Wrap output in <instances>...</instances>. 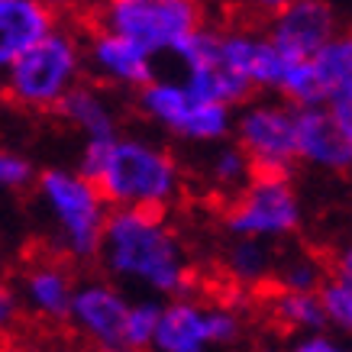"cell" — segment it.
Instances as JSON below:
<instances>
[{
    "label": "cell",
    "mask_w": 352,
    "mask_h": 352,
    "mask_svg": "<svg viewBox=\"0 0 352 352\" xmlns=\"http://www.w3.org/2000/svg\"><path fill=\"white\" fill-rule=\"evenodd\" d=\"M55 26L58 10L45 0H0V75Z\"/></svg>",
    "instance_id": "cell-19"
},
{
    "label": "cell",
    "mask_w": 352,
    "mask_h": 352,
    "mask_svg": "<svg viewBox=\"0 0 352 352\" xmlns=\"http://www.w3.org/2000/svg\"><path fill=\"white\" fill-rule=\"evenodd\" d=\"M155 352H207L214 346V300L194 294L162 300V317L155 330Z\"/></svg>",
    "instance_id": "cell-15"
},
{
    "label": "cell",
    "mask_w": 352,
    "mask_h": 352,
    "mask_svg": "<svg viewBox=\"0 0 352 352\" xmlns=\"http://www.w3.org/2000/svg\"><path fill=\"white\" fill-rule=\"evenodd\" d=\"M97 265L123 288L162 300L194 294L197 288V268L188 243L165 210L113 207Z\"/></svg>",
    "instance_id": "cell-1"
},
{
    "label": "cell",
    "mask_w": 352,
    "mask_h": 352,
    "mask_svg": "<svg viewBox=\"0 0 352 352\" xmlns=\"http://www.w3.org/2000/svg\"><path fill=\"white\" fill-rule=\"evenodd\" d=\"M87 75L113 91L136 94L142 85H149L159 75V55H152L146 45H139L129 36H120L113 30L94 26L91 36H85Z\"/></svg>",
    "instance_id": "cell-11"
},
{
    "label": "cell",
    "mask_w": 352,
    "mask_h": 352,
    "mask_svg": "<svg viewBox=\"0 0 352 352\" xmlns=\"http://www.w3.org/2000/svg\"><path fill=\"white\" fill-rule=\"evenodd\" d=\"M294 352H340L342 342H340V333H333L330 327L323 330H310V333H298L294 342H291Z\"/></svg>",
    "instance_id": "cell-29"
},
{
    "label": "cell",
    "mask_w": 352,
    "mask_h": 352,
    "mask_svg": "<svg viewBox=\"0 0 352 352\" xmlns=\"http://www.w3.org/2000/svg\"><path fill=\"white\" fill-rule=\"evenodd\" d=\"M171 58L178 62V75L201 97H207V100L239 107V104H245L249 97L256 94V91L230 68V62H226L223 26H220V23L207 20L204 26H197Z\"/></svg>",
    "instance_id": "cell-10"
},
{
    "label": "cell",
    "mask_w": 352,
    "mask_h": 352,
    "mask_svg": "<svg viewBox=\"0 0 352 352\" xmlns=\"http://www.w3.org/2000/svg\"><path fill=\"white\" fill-rule=\"evenodd\" d=\"M223 52L230 68L256 94H278L291 58L278 49V43L268 36V30L223 26Z\"/></svg>",
    "instance_id": "cell-13"
},
{
    "label": "cell",
    "mask_w": 352,
    "mask_h": 352,
    "mask_svg": "<svg viewBox=\"0 0 352 352\" xmlns=\"http://www.w3.org/2000/svg\"><path fill=\"white\" fill-rule=\"evenodd\" d=\"M36 175H39V168H36V162L30 155L0 146V194L30 191L36 184Z\"/></svg>",
    "instance_id": "cell-26"
},
{
    "label": "cell",
    "mask_w": 352,
    "mask_h": 352,
    "mask_svg": "<svg viewBox=\"0 0 352 352\" xmlns=\"http://www.w3.org/2000/svg\"><path fill=\"white\" fill-rule=\"evenodd\" d=\"M223 275L233 281L236 288L256 291L268 281H275L278 268V252L275 243L268 239H256V236H230L223 256H220Z\"/></svg>",
    "instance_id": "cell-20"
},
{
    "label": "cell",
    "mask_w": 352,
    "mask_h": 352,
    "mask_svg": "<svg viewBox=\"0 0 352 352\" xmlns=\"http://www.w3.org/2000/svg\"><path fill=\"white\" fill-rule=\"evenodd\" d=\"M268 314L272 320L288 333H310L327 327V314H323L320 291H288L275 288L272 300H268Z\"/></svg>",
    "instance_id": "cell-22"
},
{
    "label": "cell",
    "mask_w": 352,
    "mask_h": 352,
    "mask_svg": "<svg viewBox=\"0 0 352 352\" xmlns=\"http://www.w3.org/2000/svg\"><path fill=\"white\" fill-rule=\"evenodd\" d=\"M327 278H330V265H323L314 252H288V256H278L275 288L320 291Z\"/></svg>",
    "instance_id": "cell-23"
},
{
    "label": "cell",
    "mask_w": 352,
    "mask_h": 352,
    "mask_svg": "<svg viewBox=\"0 0 352 352\" xmlns=\"http://www.w3.org/2000/svg\"><path fill=\"white\" fill-rule=\"evenodd\" d=\"M223 3L236 16H243L249 23H268L272 16H278L285 10L291 0H223Z\"/></svg>",
    "instance_id": "cell-27"
},
{
    "label": "cell",
    "mask_w": 352,
    "mask_h": 352,
    "mask_svg": "<svg viewBox=\"0 0 352 352\" xmlns=\"http://www.w3.org/2000/svg\"><path fill=\"white\" fill-rule=\"evenodd\" d=\"M268 36L291 62L314 58L340 32V16L330 0H291L285 10L265 23Z\"/></svg>",
    "instance_id": "cell-14"
},
{
    "label": "cell",
    "mask_w": 352,
    "mask_h": 352,
    "mask_svg": "<svg viewBox=\"0 0 352 352\" xmlns=\"http://www.w3.org/2000/svg\"><path fill=\"white\" fill-rule=\"evenodd\" d=\"M87 75L85 39L72 26H55L49 36L32 43L0 75L7 104L26 113H55L65 94Z\"/></svg>",
    "instance_id": "cell-4"
},
{
    "label": "cell",
    "mask_w": 352,
    "mask_h": 352,
    "mask_svg": "<svg viewBox=\"0 0 352 352\" xmlns=\"http://www.w3.org/2000/svg\"><path fill=\"white\" fill-rule=\"evenodd\" d=\"M298 152L300 165L330 175H352V139L323 104L298 107Z\"/></svg>",
    "instance_id": "cell-16"
},
{
    "label": "cell",
    "mask_w": 352,
    "mask_h": 352,
    "mask_svg": "<svg viewBox=\"0 0 352 352\" xmlns=\"http://www.w3.org/2000/svg\"><path fill=\"white\" fill-rule=\"evenodd\" d=\"M330 275H336V278H342L346 285H352V243H346L333 256V262H330Z\"/></svg>",
    "instance_id": "cell-30"
},
{
    "label": "cell",
    "mask_w": 352,
    "mask_h": 352,
    "mask_svg": "<svg viewBox=\"0 0 352 352\" xmlns=\"http://www.w3.org/2000/svg\"><path fill=\"white\" fill-rule=\"evenodd\" d=\"M226 236H256L268 243H285L304 223L300 194L291 182V175H272L256 171L252 182L243 191L223 201L220 214Z\"/></svg>",
    "instance_id": "cell-7"
},
{
    "label": "cell",
    "mask_w": 352,
    "mask_h": 352,
    "mask_svg": "<svg viewBox=\"0 0 352 352\" xmlns=\"http://www.w3.org/2000/svg\"><path fill=\"white\" fill-rule=\"evenodd\" d=\"M201 175L207 191L226 201V197H233L236 191H243L245 184L252 182L256 165H252V159L245 155V149L236 139H223L217 146H207V155L201 162Z\"/></svg>",
    "instance_id": "cell-21"
},
{
    "label": "cell",
    "mask_w": 352,
    "mask_h": 352,
    "mask_svg": "<svg viewBox=\"0 0 352 352\" xmlns=\"http://www.w3.org/2000/svg\"><path fill=\"white\" fill-rule=\"evenodd\" d=\"M133 104L146 123L188 146L207 149L233 139L236 107L201 97L182 75H155L133 94Z\"/></svg>",
    "instance_id": "cell-5"
},
{
    "label": "cell",
    "mask_w": 352,
    "mask_h": 352,
    "mask_svg": "<svg viewBox=\"0 0 352 352\" xmlns=\"http://www.w3.org/2000/svg\"><path fill=\"white\" fill-rule=\"evenodd\" d=\"M52 10H58V13H65V10H72V7H78L81 0H45Z\"/></svg>",
    "instance_id": "cell-31"
},
{
    "label": "cell",
    "mask_w": 352,
    "mask_h": 352,
    "mask_svg": "<svg viewBox=\"0 0 352 352\" xmlns=\"http://www.w3.org/2000/svg\"><path fill=\"white\" fill-rule=\"evenodd\" d=\"M3 104H7V97H3V87H0V107H3Z\"/></svg>",
    "instance_id": "cell-32"
},
{
    "label": "cell",
    "mask_w": 352,
    "mask_h": 352,
    "mask_svg": "<svg viewBox=\"0 0 352 352\" xmlns=\"http://www.w3.org/2000/svg\"><path fill=\"white\" fill-rule=\"evenodd\" d=\"M32 194L49 252L75 265L97 262L113 207L94 178H87L78 165H45L36 175Z\"/></svg>",
    "instance_id": "cell-3"
},
{
    "label": "cell",
    "mask_w": 352,
    "mask_h": 352,
    "mask_svg": "<svg viewBox=\"0 0 352 352\" xmlns=\"http://www.w3.org/2000/svg\"><path fill=\"white\" fill-rule=\"evenodd\" d=\"M20 314H23V307H20L16 285L0 272V340L13 333V327H16V320H20Z\"/></svg>",
    "instance_id": "cell-28"
},
{
    "label": "cell",
    "mask_w": 352,
    "mask_h": 352,
    "mask_svg": "<svg viewBox=\"0 0 352 352\" xmlns=\"http://www.w3.org/2000/svg\"><path fill=\"white\" fill-rule=\"evenodd\" d=\"M75 165L94 178L110 207L168 210L184 194V165L178 155L146 136L81 139Z\"/></svg>",
    "instance_id": "cell-2"
},
{
    "label": "cell",
    "mask_w": 352,
    "mask_h": 352,
    "mask_svg": "<svg viewBox=\"0 0 352 352\" xmlns=\"http://www.w3.org/2000/svg\"><path fill=\"white\" fill-rule=\"evenodd\" d=\"M75 262L55 256H39L16 278V294H20L23 314L45 327H62L68 320V310L75 300V288L81 278L75 275Z\"/></svg>",
    "instance_id": "cell-12"
},
{
    "label": "cell",
    "mask_w": 352,
    "mask_h": 352,
    "mask_svg": "<svg viewBox=\"0 0 352 352\" xmlns=\"http://www.w3.org/2000/svg\"><path fill=\"white\" fill-rule=\"evenodd\" d=\"M314 68L320 78L323 107L352 139V30H340L320 52L314 55Z\"/></svg>",
    "instance_id": "cell-18"
},
{
    "label": "cell",
    "mask_w": 352,
    "mask_h": 352,
    "mask_svg": "<svg viewBox=\"0 0 352 352\" xmlns=\"http://www.w3.org/2000/svg\"><path fill=\"white\" fill-rule=\"evenodd\" d=\"M55 117L81 139H113L123 133V120H120V104L113 97V87L100 85V81L75 85L65 94L62 104L55 107Z\"/></svg>",
    "instance_id": "cell-17"
},
{
    "label": "cell",
    "mask_w": 352,
    "mask_h": 352,
    "mask_svg": "<svg viewBox=\"0 0 352 352\" xmlns=\"http://www.w3.org/2000/svg\"><path fill=\"white\" fill-rule=\"evenodd\" d=\"M320 300H323V314H327V327L333 333L346 336V340H352V285L330 275L320 288Z\"/></svg>",
    "instance_id": "cell-25"
},
{
    "label": "cell",
    "mask_w": 352,
    "mask_h": 352,
    "mask_svg": "<svg viewBox=\"0 0 352 352\" xmlns=\"http://www.w3.org/2000/svg\"><path fill=\"white\" fill-rule=\"evenodd\" d=\"M207 23L204 0H97L94 26L136 39L152 55H175Z\"/></svg>",
    "instance_id": "cell-6"
},
{
    "label": "cell",
    "mask_w": 352,
    "mask_h": 352,
    "mask_svg": "<svg viewBox=\"0 0 352 352\" xmlns=\"http://www.w3.org/2000/svg\"><path fill=\"white\" fill-rule=\"evenodd\" d=\"M129 304H133L129 288H123L117 278H110L107 272L87 275L78 281L65 327L91 349L123 352L126 349Z\"/></svg>",
    "instance_id": "cell-9"
},
{
    "label": "cell",
    "mask_w": 352,
    "mask_h": 352,
    "mask_svg": "<svg viewBox=\"0 0 352 352\" xmlns=\"http://www.w3.org/2000/svg\"><path fill=\"white\" fill-rule=\"evenodd\" d=\"M233 139L252 159L256 171L291 175L300 165L298 152V107L281 94L249 97L236 107Z\"/></svg>",
    "instance_id": "cell-8"
},
{
    "label": "cell",
    "mask_w": 352,
    "mask_h": 352,
    "mask_svg": "<svg viewBox=\"0 0 352 352\" xmlns=\"http://www.w3.org/2000/svg\"><path fill=\"white\" fill-rule=\"evenodd\" d=\"M159 317H162V298H136L129 304V317H126V349L129 352H142L155 346V330H159Z\"/></svg>",
    "instance_id": "cell-24"
}]
</instances>
